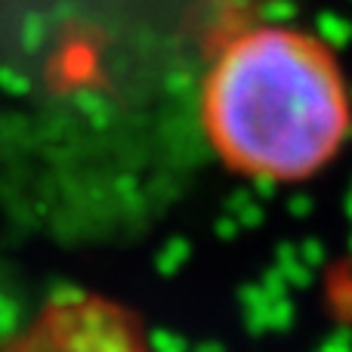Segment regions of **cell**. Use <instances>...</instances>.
<instances>
[{
  "instance_id": "2",
  "label": "cell",
  "mask_w": 352,
  "mask_h": 352,
  "mask_svg": "<svg viewBox=\"0 0 352 352\" xmlns=\"http://www.w3.org/2000/svg\"><path fill=\"white\" fill-rule=\"evenodd\" d=\"M0 352H164L146 318L124 300L90 287L50 294Z\"/></svg>"
},
{
  "instance_id": "1",
  "label": "cell",
  "mask_w": 352,
  "mask_h": 352,
  "mask_svg": "<svg viewBox=\"0 0 352 352\" xmlns=\"http://www.w3.org/2000/svg\"><path fill=\"white\" fill-rule=\"evenodd\" d=\"M198 121L213 158L263 186L312 182L352 140V84L334 43L278 19L238 22L210 47Z\"/></svg>"
}]
</instances>
